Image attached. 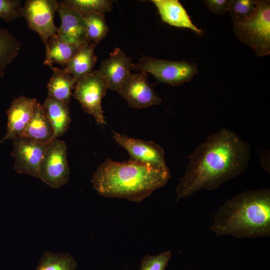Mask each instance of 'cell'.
Listing matches in <instances>:
<instances>
[{"label": "cell", "instance_id": "6da1fadb", "mask_svg": "<svg viewBox=\"0 0 270 270\" xmlns=\"http://www.w3.org/2000/svg\"><path fill=\"white\" fill-rule=\"evenodd\" d=\"M176 188V201L200 190H213L242 174L250 158L248 144L226 128L210 134L192 154Z\"/></svg>", "mask_w": 270, "mask_h": 270}, {"label": "cell", "instance_id": "7a4b0ae2", "mask_svg": "<svg viewBox=\"0 0 270 270\" xmlns=\"http://www.w3.org/2000/svg\"><path fill=\"white\" fill-rule=\"evenodd\" d=\"M170 178L169 169H158L131 160L121 162L108 158L98 166L91 182L100 196L140 202L164 186Z\"/></svg>", "mask_w": 270, "mask_h": 270}, {"label": "cell", "instance_id": "3957f363", "mask_svg": "<svg viewBox=\"0 0 270 270\" xmlns=\"http://www.w3.org/2000/svg\"><path fill=\"white\" fill-rule=\"evenodd\" d=\"M210 229L217 236H270V189L248 190L232 198L216 212Z\"/></svg>", "mask_w": 270, "mask_h": 270}, {"label": "cell", "instance_id": "277c9868", "mask_svg": "<svg viewBox=\"0 0 270 270\" xmlns=\"http://www.w3.org/2000/svg\"><path fill=\"white\" fill-rule=\"evenodd\" d=\"M232 30L241 42L258 56L270 54V1L258 0L256 9L250 18L234 23Z\"/></svg>", "mask_w": 270, "mask_h": 270}, {"label": "cell", "instance_id": "5b68a950", "mask_svg": "<svg viewBox=\"0 0 270 270\" xmlns=\"http://www.w3.org/2000/svg\"><path fill=\"white\" fill-rule=\"evenodd\" d=\"M132 70L152 74L160 82L176 86L190 81L198 73L197 64L186 60L172 61L144 56L133 64Z\"/></svg>", "mask_w": 270, "mask_h": 270}, {"label": "cell", "instance_id": "8992f818", "mask_svg": "<svg viewBox=\"0 0 270 270\" xmlns=\"http://www.w3.org/2000/svg\"><path fill=\"white\" fill-rule=\"evenodd\" d=\"M70 168L67 160V146L58 138L48 145L41 162L38 178L52 188L66 184L70 180Z\"/></svg>", "mask_w": 270, "mask_h": 270}, {"label": "cell", "instance_id": "52a82bcc", "mask_svg": "<svg viewBox=\"0 0 270 270\" xmlns=\"http://www.w3.org/2000/svg\"><path fill=\"white\" fill-rule=\"evenodd\" d=\"M108 90L105 81L96 70L77 82L73 94L84 111L93 116L100 124H106L102 100Z\"/></svg>", "mask_w": 270, "mask_h": 270}, {"label": "cell", "instance_id": "ba28073f", "mask_svg": "<svg viewBox=\"0 0 270 270\" xmlns=\"http://www.w3.org/2000/svg\"><path fill=\"white\" fill-rule=\"evenodd\" d=\"M57 8L56 0H27L22 6V17L26 20L28 28L36 32L45 44L58 30L54 23Z\"/></svg>", "mask_w": 270, "mask_h": 270}, {"label": "cell", "instance_id": "9c48e42d", "mask_svg": "<svg viewBox=\"0 0 270 270\" xmlns=\"http://www.w3.org/2000/svg\"><path fill=\"white\" fill-rule=\"evenodd\" d=\"M48 144L40 143L20 136L16 138L11 152L14 170L38 178L40 164Z\"/></svg>", "mask_w": 270, "mask_h": 270}, {"label": "cell", "instance_id": "30bf717a", "mask_svg": "<svg viewBox=\"0 0 270 270\" xmlns=\"http://www.w3.org/2000/svg\"><path fill=\"white\" fill-rule=\"evenodd\" d=\"M112 138L128 152L130 160L158 169H169L166 164L164 151L156 143L128 137L115 132Z\"/></svg>", "mask_w": 270, "mask_h": 270}, {"label": "cell", "instance_id": "8fae6325", "mask_svg": "<svg viewBox=\"0 0 270 270\" xmlns=\"http://www.w3.org/2000/svg\"><path fill=\"white\" fill-rule=\"evenodd\" d=\"M130 107L145 108L160 104L162 99L148 79L147 73H130L120 94Z\"/></svg>", "mask_w": 270, "mask_h": 270}, {"label": "cell", "instance_id": "7c38bea8", "mask_svg": "<svg viewBox=\"0 0 270 270\" xmlns=\"http://www.w3.org/2000/svg\"><path fill=\"white\" fill-rule=\"evenodd\" d=\"M132 65V58L118 48L110 53L108 58L102 62L97 70L105 81L108 89L120 94Z\"/></svg>", "mask_w": 270, "mask_h": 270}, {"label": "cell", "instance_id": "4fadbf2b", "mask_svg": "<svg viewBox=\"0 0 270 270\" xmlns=\"http://www.w3.org/2000/svg\"><path fill=\"white\" fill-rule=\"evenodd\" d=\"M61 23L56 32L63 42L80 47L91 42L88 40L82 14L66 4L58 1L56 11Z\"/></svg>", "mask_w": 270, "mask_h": 270}, {"label": "cell", "instance_id": "5bb4252c", "mask_svg": "<svg viewBox=\"0 0 270 270\" xmlns=\"http://www.w3.org/2000/svg\"><path fill=\"white\" fill-rule=\"evenodd\" d=\"M38 100L23 96L14 98L6 113L8 116L6 132L0 144L14 140L24 131L32 116Z\"/></svg>", "mask_w": 270, "mask_h": 270}, {"label": "cell", "instance_id": "9a60e30c", "mask_svg": "<svg viewBox=\"0 0 270 270\" xmlns=\"http://www.w3.org/2000/svg\"><path fill=\"white\" fill-rule=\"evenodd\" d=\"M162 20L170 26L190 29L198 34L202 30L194 24L186 10L178 0H152Z\"/></svg>", "mask_w": 270, "mask_h": 270}, {"label": "cell", "instance_id": "2e32d148", "mask_svg": "<svg viewBox=\"0 0 270 270\" xmlns=\"http://www.w3.org/2000/svg\"><path fill=\"white\" fill-rule=\"evenodd\" d=\"M20 136L48 144L54 138V130L42 104L37 102L28 124Z\"/></svg>", "mask_w": 270, "mask_h": 270}, {"label": "cell", "instance_id": "e0dca14e", "mask_svg": "<svg viewBox=\"0 0 270 270\" xmlns=\"http://www.w3.org/2000/svg\"><path fill=\"white\" fill-rule=\"evenodd\" d=\"M53 73L47 84L48 97L68 106L77 81L64 68H51Z\"/></svg>", "mask_w": 270, "mask_h": 270}, {"label": "cell", "instance_id": "ac0fdd59", "mask_svg": "<svg viewBox=\"0 0 270 270\" xmlns=\"http://www.w3.org/2000/svg\"><path fill=\"white\" fill-rule=\"evenodd\" d=\"M42 106L52 127L54 138L63 136L71 122L68 106L47 97Z\"/></svg>", "mask_w": 270, "mask_h": 270}, {"label": "cell", "instance_id": "d6986e66", "mask_svg": "<svg viewBox=\"0 0 270 270\" xmlns=\"http://www.w3.org/2000/svg\"><path fill=\"white\" fill-rule=\"evenodd\" d=\"M96 44L91 42L80 47L78 52L64 68L78 82L93 72L97 60L94 54Z\"/></svg>", "mask_w": 270, "mask_h": 270}, {"label": "cell", "instance_id": "ffe728a7", "mask_svg": "<svg viewBox=\"0 0 270 270\" xmlns=\"http://www.w3.org/2000/svg\"><path fill=\"white\" fill-rule=\"evenodd\" d=\"M46 46L44 64L50 68L52 67L54 63L66 66L80 48L75 44L63 42L56 34L49 38Z\"/></svg>", "mask_w": 270, "mask_h": 270}, {"label": "cell", "instance_id": "44dd1931", "mask_svg": "<svg viewBox=\"0 0 270 270\" xmlns=\"http://www.w3.org/2000/svg\"><path fill=\"white\" fill-rule=\"evenodd\" d=\"M20 46L9 30L0 27V78H4L6 66L18 55Z\"/></svg>", "mask_w": 270, "mask_h": 270}, {"label": "cell", "instance_id": "7402d4cb", "mask_svg": "<svg viewBox=\"0 0 270 270\" xmlns=\"http://www.w3.org/2000/svg\"><path fill=\"white\" fill-rule=\"evenodd\" d=\"M78 266L74 258L69 253L44 252L36 270H76Z\"/></svg>", "mask_w": 270, "mask_h": 270}, {"label": "cell", "instance_id": "603a6c76", "mask_svg": "<svg viewBox=\"0 0 270 270\" xmlns=\"http://www.w3.org/2000/svg\"><path fill=\"white\" fill-rule=\"evenodd\" d=\"M82 16L88 38L96 45L108 35L109 32L104 14L90 13Z\"/></svg>", "mask_w": 270, "mask_h": 270}, {"label": "cell", "instance_id": "cb8c5ba5", "mask_svg": "<svg viewBox=\"0 0 270 270\" xmlns=\"http://www.w3.org/2000/svg\"><path fill=\"white\" fill-rule=\"evenodd\" d=\"M62 2L81 14H104L112 11L113 7L112 1L109 0H64Z\"/></svg>", "mask_w": 270, "mask_h": 270}, {"label": "cell", "instance_id": "d4e9b609", "mask_svg": "<svg viewBox=\"0 0 270 270\" xmlns=\"http://www.w3.org/2000/svg\"><path fill=\"white\" fill-rule=\"evenodd\" d=\"M257 6L258 0H231L228 12L234 23L252 16Z\"/></svg>", "mask_w": 270, "mask_h": 270}, {"label": "cell", "instance_id": "484cf974", "mask_svg": "<svg viewBox=\"0 0 270 270\" xmlns=\"http://www.w3.org/2000/svg\"><path fill=\"white\" fill-rule=\"evenodd\" d=\"M172 257L170 250L157 255H146L142 260L139 270H166Z\"/></svg>", "mask_w": 270, "mask_h": 270}, {"label": "cell", "instance_id": "4316f807", "mask_svg": "<svg viewBox=\"0 0 270 270\" xmlns=\"http://www.w3.org/2000/svg\"><path fill=\"white\" fill-rule=\"evenodd\" d=\"M22 16V6L20 0H0V18L11 22Z\"/></svg>", "mask_w": 270, "mask_h": 270}, {"label": "cell", "instance_id": "83f0119b", "mask_svg": "<svg viewBox=\"0 0 270 270\" xmlns=\"http://www.w3.org/2000/svg\"><path fill=\"white\" fill-rule=\"evenodd\" d=\"M231 0H204L203 3L216 14H222L228 11Z\"/></svg>", "mask_w": 270, "mask_h": 270}, {"label": "cell", "instance_id": "f1b7e54d", "mask_svg": "<svg viewBox=\"0 0 270 270\" xmlns=\"http://www.w3.org/2000/svg\"><path fill=\"white\" fill-rule=\"evenodd\" d=\"M125 270H127V269H126Z\"/></svg>", "mask_w": 270, "mask_h": 270}]
</instances>
